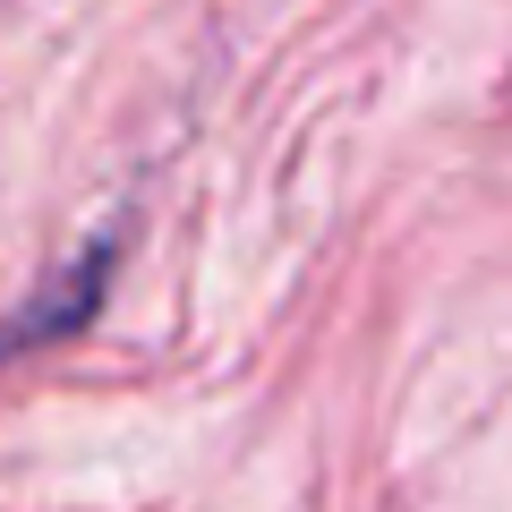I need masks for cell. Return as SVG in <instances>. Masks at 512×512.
<instances>
[{"instance_id": "6da1fadb", "label": "cell", "mask_w": 512, "mask_h": 512, "mask_svg": "<svg viewBox=\"0 0 512 512\" xmlns=\"http://www.w3.org/2000/svg\"><path fill=\"white\" fill-rule=\"evenodd\" d=\"M103 274H111V239H94V248L77 256L69 274H60V291H43L26 316H9V325H0V359H9V350L52 342V333H77L94 308H103Z\"/></svg>"}]
</instances>
